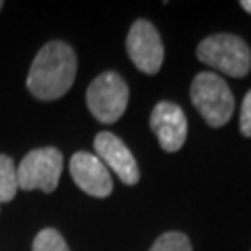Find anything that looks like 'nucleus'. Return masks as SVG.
<instances>
[{
	"label": "nucleus",
	"instance_id": "f257e3e1",
	"mask_svg": "<svg viewBox=\"0 0 251 251\" xmlns=\"http://www.w3.org/2000/svg\"><path fill=\"white\" fill-rule=\"evenodd\" d=\"M76 54L65 41H50L36 54L26 78L28 91L39 100H56L71 90Z\"/></svg>",
	"mask_w": 251,
	"mask_h": 251
},
{
	"label": "nucleus",
	"instance_id": "f03ea898",
	"mask_svg": "<svg viewBox=\"0 0 251 251\" xmlns=\"http://www.w3.org/2000/svg\"><path fill=\"white\" fill-rule=\"evenodd\" d=\"M190 97L210 126H224L234 112V99L227 82L216 73H199L192 82Z\"/></svg>",
	"mask_w": 251,
	"mask_h": 251
},
{
	"label": "nucleus",
	"instance_id": "7ed1b4c3",
	"mask_svg": "<svg viewBox=\"0 0 251 251\" xmlns=\"http://www.w3.org/2000/svg\"><path fill=\"white\" fill-rule=\"evenodd\" d=\"M198 58L234 78H242L251 69V50L242 37L216 34L203 39L198 47Z\"/></svg>",
	"mask_w": 251,
	"mask_h": 251
},
{
	"label": "nucleus",
	"instance_id": "20e7f679",
	"mask_svg": "<svg viewBox=\"0 0 251 251\" xmlns=\"http://www.w3.org/2000/svg\"><path fill=\"white\" fill-rule=\"evenodd\" d=\"M86 102L93 117L100 123H116L128 104V86L121 75L106 71L99 75L86 91Z\"/></svg>",
	"mask_w": 251,
	"mask_h": 251
},
{
	"label": "nucleus",
	"instance_id": "39448f33",
	"mask_svg": "<svg viewBox=\"0 0 251 251\" xmlns=\"http://www.w3.org/2000/svg\"><path fill=\"white\" fill-rule=\"evenodd\" d=\"M63 170V156L56 147H41L30 151L17 168V184L21 190H41L50 194L56 190Z\"/></svg>",
	"mask_w": 251,
	"mask_h": 251
},
{
	"label": "nucleus",
	"instance_id": "423d86ee",
	"mask_svg": "<svg viewBox=\"0 0 251 251\" xmlns=\"http://www.w3.org/2000/svg\"><path fill=\"white\" fill-rule=\"evenodd\" d=\"M126 52L142 73L156 75L164 62V45L158 30L149 21H136L126 36Z\"/></svg>",
	"mask_w": 251,
	"mask_h": 251
},
{
	"label": "nucleus",
	"instance_id": "0eeeda50",
	"mask_svg": "<svg viewBox=\"0 0 251 251\" xmlns=\"http://www.w3.org/2000/svg\"><path fill=\"white\" fill-rule=\"evenodd\" d=\"M151 128L158 138L162 149L168 152H175L186 142L188 121L182 108L170 100H162L152 108Z\"/></svg>",
	"mask_w": 251,
	"mask_h": 251
},
{
	"label": "nucleus",
	"instance_id": "6e6552de",
	"mask_svg": "<svg viewBox=\"0 0 251 251\" xmlns=\"http://www.w3.org/2000/svg\"><path fill=\"white\" fill-rule=\"evenodd\" d=\"M95 151H97V158H99L106 168L116 173L125 182L126 186H134L140 180V168L138 162L132 156V152L126 147L116 134L112 132H99L95 136Z\"/></svg>",
	"mask_w": 251,
	"mask_h": 251
},
{
	"label": "nucleus",
	"instance_id": "1a4fd4ad",
	"mask_svg": "<svg viewBox=\"0 0 251 251\" xmlns=\"http://www.w3.org/2000/svg\"><path fill=\"white\" fill-rule=\"evenodd\" d=\"M71 177L76 186L93 198H108L112 194V177L102 162L90 152H75L69 164Z\"/></svg>",
	"mask_w": 251,
	"mask_h": 251
},
{
	"label": "nucleus",
	"instance_id": "9d476101",
	"mask_svg": "<svg viewBox=\"0 0 251 251\" xmlns=\"http://www.w3.org/2000/svg\"><path fill=\"white\" fill-rule=\"evenodd\" d=\"M17 190V168L9 156L0 154V203L11 201Z\"/></svg>",
	"mask_w": 251,
	"mask_h": 251
},
{
	"label": "nucleus",
	"instance_id": "9b49d317",
	"mask_svg": "<svg viewBox=\"0 0 251 251\" xmlns=\"http://www.w3.org/2000/svg\"><path fill=\"white\" fill-rule=\"evenodd\" d=\"M32 251H69V246L56 229H43L36 234Z\"/></svg>",
	"mask_w": 251,
	"mask_h": 251
},
{
	"label": "nucleus",
	"instance_id": "f8f14e48",
	"mask_svg": "<svg viewBox=\"0 0 251 251\" xmlns=\"http://www.w3.org/2000/svg\"><path fill=\"white\" fill-rule=\"evenodd\" d=\"M149 251H192V244L186 234L179 231H170L156 238Z\"/></svg>",
	"mask_w": 251,
	"mask_h": 251
},
{
	"label": "nucleus",
	"instance_id": "ddd939ff",
	"mask_svg": "<svg viewBox=\"0 0 251 251\" xmlns=\"http://www.w3.org/2000/svg\"><path fill=\"white\" fill-rule=\"evenodd\" d=\"M240 130L244 136L251 138V90L244 97L242 106H240Z\"/></svg>",
	"mask_w": 251,
	"mask_h": 251
},
{
	"label": "nucleus",
	"instance_id": "4468645a",
	"mask_svg": "<svg viewBox=\"0 0 251 251\" xmlns=\"http://www.w3.org/2000/svg\"><path fill=\"white\" fill-rule=\"evenodd\" d=\"M240 6H242L248 13H251V0H242V2H240Z\"/></svg>",
	"mask_w": 251,
	"mask_h": 251
},
{
	"label": "nucleus",
	"instance_id": "2eb2a0df",
	"mask_svg": "<svg viewBox=\"0 0 251 251\" xmlns=\"http://www.w3.org/2000/svg\"><path fill=\"white\" fill-rule=\"evenodd\" d=\"M2 6H4V2H0V9H2Z\"/></svg>",
	"mask_w": 251,
	"mask_h": 251
}]
</instances>
